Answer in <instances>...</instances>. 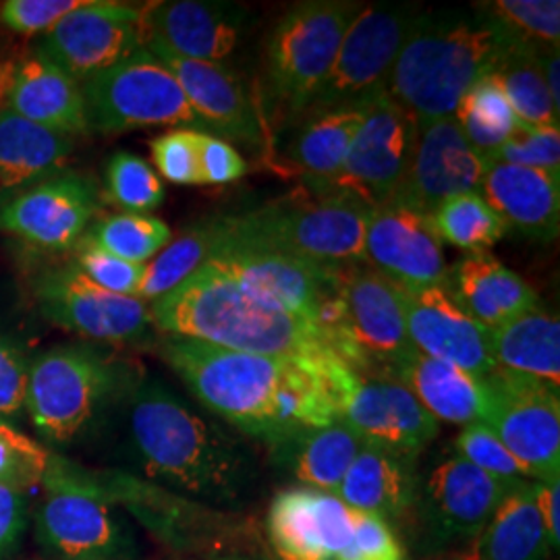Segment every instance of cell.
Returning <instances> with one entry per match:
<instances>
[{
  "instance_id": "1",
  "label": "cell",
  "mask_w": 560,
  "mask_h": 560,
  "mask_svg": "<svg viewBox=\"0 0 560 560\" xmlns=\"http://www.w3.org/2000/svg\"><path fill=\"white\" fill-rule=\"evenodd\" d=\"M161 355L208 411L270 446L339 420L328 384L339 358L258 355L168 335Z\"/></svg>"
},
{
  "instance_id": "2",
  "label": "cell",
  "mask_w": 560,
  "mask_h": 560,
  "mask_svg": "<svg viewBox=\"0 0 560 560\" xmlns=\"http://www.w3.org/2000/svg\"><path fill=\"white\" fill-rule=\"evenodd\" d=\"M129 439L148 480L194 501L235 506L256 480L247 446L161 382L133 388Z\"/></svg>"
},
{
  "instance_id": "3",
  "label": "cell",
  "mask_w": 560,
  "mask_h": 560,
  "mask_svg": "<svg viewBox=\"0 0 560 560\" xmlns=\"http://www.w3.org/2000/svg\"><path fill=\"white\" fill-rule=\"evenodd\" d=\"M150 316L162 335L231 351L303 360L337 358L316 326L261 300L219 258L206 261L179 287L154 301Z\"/></svg>"
},
{
  "instance_id": "4",
  "label": "cell",
  "mask_w": 560,
  "mask_h": 560,
  "mask_svg": "<svg viewBox=\"0 0 560 560\" xmlns=\"http://www.w3.org/2000/svg\"><path fill=\"white\" fill-rule=\"evenodd\" d=\"M515 44L480 11H423L395 60L386 94L416 122L453 117Z\"/></svg>"
},
{
  "instance_id": "5",
  "label": "cell",
  "mask_w": 560,
  "mask_h": 560,
  "mask_svg": "<svg viewBox=\"0 0 560 560\" xmlns=\"http://www.w3.org/2000/svg\"><path fill=\"white\" fill-rule=\"evenodd\" d=\"M360 4L340 0L300 2L287 11L266 42L258 102L268 127H293L326 80L340 40Z\"/></svg>"
},
{
  "instance_id": "6",
  "label": "cell",
  "mask_w": 560,
  "mask_h": 560,
  "mask_svg": "<svg viewBox=\"0 0 560 560\" xmlns=\"http://www.w3.org/2000/svg\"><path fill=\"white\" fill-rule=\"evenodd\" d=\"M34 511L36 541L55 560H131L136 546L120 523L117 497L80 467L52 457Z\"/></svg>"
},
{
  "instance_id": "7",
  "label": "cell",
  "mask_w": 560,
  "mask_h": 560,
  "mask_svg": "<svg viewBox=\"0 0 560 560\" xmlns=\"http://www.w3.org/2000/svg\"><path fill=\"white\" fill-rule=\"evenodd\" d=\"M370 206L345 194L282 198L229 217L231 235L318 266L363 264Z\"/></svg>"
},
{
  "instance_id": "8",
  "label": "cell",
  "mask_w": 560,
  "mask_h": 560,
  "mask_svg": "<svg viewBox=\"0 0 560 560\" xmlns=\"http://www.w3.org/2000/svg\"><path fill=\"white\" fill-rule=\"evenodd\" d=\"M320 328L337 358L372 378H382L416 349L407 332L399 287L361 264L339 266L337 291Z\"/></svg>"
},
{
  "instance_id": "9",
  "label": "cell",
  "mask_w": 560,
  "mask_h": 560,
  "mask_svg": "<svg viewBox=\"0 0 560 560\" xmlns=\"http://www.w3.org/2000/svg\"><path fill=\"white\" fill-rule=\"evenodd\" d=\"M125 390V372L88 345L57 347L30 363L25 405L44 441L67 446L81 439Z\"/></svg>"
},
{
  "instance_id": "10",
  "label": "cell",
  "mask_w": 560,
  "mask_h": 560,
  "mask_svg": "<svg viewBox=\"0 0 560 560\" xmlns=\"http://www.w3.org/2000/svg\"><path fill=\"white\" fill-rule=\"evenodd\" d=\"M88 131L125 133L133 129L201 127L173 73L145 48L81 83Z\"/></svg>"
},
{
  "instance_id": "11",
  "label": "cell",
  "mask_w": 560,
  "mask_h": 560,
  "mask_svg": "<svg viewBox=\"0 0 560 560\" xmlns=\"http://www.w3.org/2000/svg\"><path fill=\"white\" fill-rule=\"evenodd\" d=\"M420 13L402 4L361 7L340 40L339 52L326 80L303 117L355 108L384 94L395 60Z\"/></svg>"
},
{
  "instance_id": "12",
  "label": "cell",
  "mask_w": 560,
  "mask_h": 560,
  "mask_svg": "<svg viewBox=\"0 0 560 560\" xmlns=\"http://www.w3.org/2000/svg\"><path fill=\"white\" fill-rule=\"evenodd\" d=\"M328 384L337 418L365 444L416 460L441 432V423L399 382L363 376L335 360L328 368Z\"/></svg>"
},
{
  "instance_id": "13",
  "label": "cell",
  "mask_w": 560,
  "mask_h": 560,
  "mask_svg": "<svg viewBox=\"0 0 560 560\" xmlns=\"http://www.w3.org/2000/svg\"><path fill=\"white\" fill-rule=\"evenodd\" d=\"M483 381L488 425L536 481L560 480L557 386L494 368Z\"/></svg>"
},
{
  "instance_id": "14",
  "label": "cell",
  "mask_w": 560,
  "mask_h": 560,
  "mask_svg": "<svg viewBox=\"0 0 560 560\" xmlns=\"http://www.w3.org/2000/svg\"><path fill=\"white\" fill-rule=\"evenodd\" d=\"M143 7L88 0L42 34L38 55L81 85L143 48Z\"/></svg>"
},
{
  "instance_id": "15",
  "label": "cell",
  "mask_w": 560,
  "mask_h": 560,
  "mask_svg": "<svg viewBox=\"0 0 560 560\" xmlns=\"http://www.w3.org/2000/svg\"><path fill=\"white\" fill-rule=\"evenodd\" d=\"M416 119L386 92L365 104V117L337 180L324 194H345L376 208L395 198L413 152Z\"/></svg>"
},
{
  "instance_id": "16",
  "label": "cell",
  "mask_w": 560,
  "mask_h": 560,
  "mask_svg": "<svg viewBox=\"0 0 560 560\" xmlns=\"http://www.w3.org/2000/svg\"><path fill=\"white\" fill-rule=\"evenodd\" d=\"M214 258L261 300L279 305L320 330L326 305L337 291L339 266H318L260 243L237 240L231 235L229 217L226 240Z\"/></svg>"
},
{
  "instance_id": "17",
  "label": "cell",
  "mask_w": 560,
  "mask_h": 560,
  "mask_svg": "<svg viewBox=\"0 0 560 560\" xmlns=\"http://www.w3.org/2000/svg\"><path fill=\"white\" fill-rule=\"evenodd\" d=\"M515 488L488 476L459 455L442 460L423 481L416 501L423 540L434 550L469 546Z\"/></svg>"
},
{
  "instance_id": "18",
  "label": "cell",
  "mask_w": 560,
  "mask_h": 560,
  "mask_svg": "<svg viewBox=\"0 0 560 560\" xmlns=\"http://www.w3.org/2000/svg\"><path fill=\"white\" fill-rule=\"evenodd\" d=\"M36 298L46 320L83 339L133 345L154 328L145 301L110 293L75 266L44 275Z\"/></svg>"
},
{
  "instance_id": "19",
  "label": "cell",
  "mask_w": 560,
  "mask_h": 560,
  "mask_svg": "<svg viewBox=\"0 0 560 560\" xmlns=\"http://www.w3.org/2000/svg\"><path fill=\"white\" fill-rule=\"evenodd\" d=\"M483 161L467 143L455 117L418 122L413 152L395 198L397 203L432 217L442 201L478 194Z\"/></svg>"
},
{
  "instance_id": "20",
  "label": "cell",
  "mask_w": 560,
  "mask_h": 560,
  "mask_svg": "<svg viewBox=\"0 0 560 560\" xmlns=\"http://www.w3.org/2000/svg\"><path fill=\"white\" fill-rule=\"evenodd\" d=\"M363 261L402 289L448 282V266L432 219L397 203L368 210Z\"/></svg>"
},
{
  "instance_id": "21",
  "label": "cell",
  "mask_w": 560,
  "mask_h": 560,
  "mask_svg": "<svg viewBox=\"0 0 560 560\" xmlns=\"http://www.w3.org/2000/svg\"><path fill=\"white\" fill-rule=\"evenodd\" d=\"M143 48L173 73L203 129L249 148L268 141L258 102L226 65L183 59L156 42H145Z\"/></svg>"
},
{
  "instance_id": "22",
  "label": "cell",
  "mask_w": 560,
  "mask_h": 560,
  "mask_svg": "<svg viewBox=\"0 0 560 560\" xmlns=\"http://www.w3.org/2000/svg\"><path fill=\"white\" fill-rule=\"evenodd\" d=\"M399 295L407 332L418 351L480 381L497 368L490 328L471 318L451 295L448 287H399Z\"/></svg>"
},
{
  "instance_id": "23",
  "label": "cell",
  "mask_w": 560,
  "mask_h": 560,
  "mask_svg": "<svg viewBox=\"0 0 560 560\" xmlns=\"http://www.w3.org/2000/svg\"><path fill=\"white\" fill-rule=\"evenodd\" d=\"M96 185L80 175H60L25 189L0 208V229L34 247H75L96 214Z\"/></svg>"
},
{
  "instance_id": "24",
  "label": "cell",
  "mask_w": 560,
  "mask_h": 560,
  "mask_svg": "<svg viewBox=\"0 0 560 560\" xmlns=\"http://www.w3.org/2000/svg\"><path fill=\"white\" fill-rule=\"evenodd\" d=\"M355 511L335 494L295 486L280 490L266 515L279 560H337L353 532Z\"/></svg>"
},
{
  "instance_id": "25",
  "label": "cell",
  "mask_w": 560,
  "mask_h": 560,
  "mask_svg": "<svg viewBox=\"0 0 560 560\" xmlns=\"http://www.w3.org/2000/svg\"><path fill=\"white\" fill-rule=\"evenodd\" d=\"M247 11L235 2L171 0L143 4L145 42H156L183 59L224 65L240 48Z\"/></svg>"
},
{
  "instance_id": "26",
  "label": "cell",
  "mask_w": 560,
  "mask_h": 560,
  "mask_svg": "<svg viewBox=\"0 0 560 560\" xmlns=\"http://www.w3.org/2000/svg\"><path fill=\"white\" fill-rule=\"evenodd\" d=\"M0 110L69 138L88 133L80 83L40 55L0 60Z\"/></svg>"
},
{
  "instance_id": "27",
  "label": "cell",
  "mask_w": 560,
  "mask_h": 560,
  "mask_svg": "<svg viewBox=\"0 0 560 560\" xmlns=\"http://www.w3.org/2000/svg\"><path fill=\"white\" fill-rule=\"evenodd\" d=\"M480 194L509 229L536 241L559 237L560 175L506 162H483Z\"/></svg>"
},
{
  "instance_id": "28",
  "label": "cell",
  "mask_w": 560,
  "mask_h": 560,
  "mask_svg": "<svg viewBox=\"0 0 560 560\" xmlns=\"http://www.w3.org/2000/svg\"><path fill=\"white\" fill-rule=\"evenodd\" d=\"M382 378L402 384L439 423L465 428L480 423L486 416L483 381L418 349L388 368Z\"/></svg>"
},
{
  "instance_id": "29",
  "label": "cell",
  "mask_w": 560,
  "mask_h": 560,
  "mask_svg": "<svg viewBox=\"0 0 560 560\" xmlns=\"http://www.w3.org/2000/svg\"><path fill=\"white\" fill-rule=\"evenodd\" d=\"M446 287L460 307L490 330L538 307L536 291L488 252L467 254L448 268Z\"/></svg>"
},
{
  "instance_id": "30",
  "label": "cell",
  "mask_w": 560,
  "mask_h": 560,
  "mask_svg": "<svg viewBox=\"0 0 560 560\" xmlns=\"http://www.w3.org/2000/svg\"><path fill=\"white\" fill-rule=\"evenodd\" d=\"M418 492L413 460L363 442L337 497L349 509L376 515L390 525V521L405 520L416 509Z\"/></svg>"
},
{
  "instance_id": "31",
  "label": "cell",
  "mask_w": 560,
  "mask_h": 560,
  "mask_svg": "<svg viewBox=\"0 0 560 560\" xmlns=\"http://www.w3.org/2000/svg\"><path fill=\"white\" fill-rule=\"evenodd\" d=\"M363 117L365 104L310 115L291 127L287 161L316 189L314 194L328 191L339 177Z\"/></svg>"
},
{
  "instance_id": "32",
  "label": "cell",
  "mask_w": 560,
  "mask_h": 560,
  "mask_svg": "<svg viewBox=\"0 0 560 560\" xmlns=\"http://www.w3.org/2000/svg\"><path fill=\"white\" fill-rule=\"evenodd\" d=\"M552 555L536 504V481L511 490L460 560H548Z\"/></svg>"
},
{
  "instance_id": "33",
  "label": "cell",
  "mask_w": 560,
  "mask_h": 560,
  "mask_svg": "<svg viewBox=\"0 0 560 560\" xmlns=\"http://www.w3.org/2000/svg\"><path fill=\"white\" fill-rule=\"evenodd\" d=\"M497 368L560 388V322L534 307L490 330Z\"/></svg>"
},
{
  "instance_id": "34",
  "label": "cell",
  "mask_w": 560,
  "mask_h": 560,
  "mask_svg": "<svg viewBox=\"0 0 560 560\" xmlns=\"http://www.w3.org/2000/svg\"><path fill=\"white\" fill-rule=\"evenodd\" d=\"M71 150L69 136L0 110V194L25 187L59 168Z\"/></svg>"
},
{
  "instance_id": "35",
  "label": "cell",
  "mask_w": 560,
  "mask_h": 560,
  "mask_svg": "<svg viewBox=\"0 0 560 560\" xmlns=\"http://www.w3.org/2000/svg\"><path fill=\"white\" fill-rule=\"evenodd\" d=\"M287 446L291 451V469L300 486L337 497L349 467L360 455L363 441L347 423L337 420L301 432L282 444V448Z\"/></svg>"
},
{
  "instance_id": "36",
  "label": "cell",
  "mask_w": 560,
  "mask_h": 560,
  "mask_svg": "<svg viewBox=\"0 0 560 560\" xmlns=\"http://www.w3.org/2000/svg\"><path fill=\"white\" fill-rule=\"evenodd\" d=\"M226 240V217L208 219L191 226L179 240L171 241L161 254L145 264L138 300L156 301L183 280L189 279L206 261L212 260Z\"/></svg>"
},
{
  "instance_id": "37",
  "label": "cell",
  "mask_w": 560,
  "mask_h": 560,
  "mask_svg": "<svg viewBox=\"0 0 560 560\" xmlns=\"http://www.w3.org/2000/svg\"><path fill=\"white\" fill-rule=\"evenodd\" d=\"M541 52L544 50L515 44L502 57L492 78L499 81L515 117L523 125L560 129V110L550 98L541 73Z\"/></svg>"
},
{
  "instance_id": "38",
  "label": "cell",
  "mask_w": 560,
  "mask_h": 560,
  "mask_svg": "<svg viewBox=\"0 0 560 560\" xmlns=\"http://www.w3.org/2000/svg\"><path fill=\"white\" fill-rule=\"evenodd\" d=\"M453 117L481 161H488L520 125L499 81L492 75L478 81L460 98Z\"/></svg>"
},
{
  "instance_id": "39",
  "label": "cell",
  "mask_w": 560,
  "mask_h": 560,
  "mask_svg": "<svg viewBox=\"0 0 560 560\" xmlns=\"http://www.w3.org/2000/svg\"><path fill=\"white\" fill-rule=\"evenodd\" d=\"M502 34L520 46L557 50L560 42L559 0H492L474 4Z\"/></svg>"
},
{
  "instance_id": "40",
  "label": "cell",
  "mask_w": 560,
  "mask_h": 560,
  "mask_svg": "<svg viewBox=\"0 0 560 560\" xmlns=\"http://www.w3.org/2000/svg\"><path fill=\"white\" fill-rule=\"evenodd\" d=\"M430 219L439 240L467 249L469 254L486 252L509 231V226L497 217L480 194H460L448 198L442 201Z\"/></svg>"
},
{
  "instance_id": "41",
  "label": "cell",
  "mask_w": 560,
  "mask_h": 560,
  "mask_svg": "<svg viewBox=\"0 0 560 560\" xmlns=\"http://www.w3.org/2000/svg\"><path fill=\"white\" fill-rule=\"evenodd\" d=\"M173 233L166 222L148 214H113L92 226L83 241L104 249L106 254L131 261L148 264L171 243Z\"/></svg>"
},
{
  "instance_id": "42",
  "label": "cell",
  "mask_w": 560,
  "mask_h": 560,
  "mask_svg": "<svg viewBox=\"0 0 560 560\" xmlns=\"http://www.w3.org/2000/svg\"><path fill=\"white\" fill-rule=\"evenodd\" d=\"M106 194L129 214L156 210L164 200V187L154 168L131 152H117L108 161Z\"/></svg>"
},
{
  "instance_id": "43",
  "label": "cell",
  "mask_w": 560,
  "mask_h": 560,
  "mask_svg": "<svg viewBox=\"0 0 560 560\" xmlns=\"http://www.w3.org/2000/svg\"><path fill=\"white\" fill-rule=\"evenodd\" d=\"M459 457L469 460L488 476L501 480L506 486H521L525 481H536L532 474L515 459L499 436L483 423H469L457 436Z\"/></svg>"
},
{
  "instance_id": "44",
  "label": "cell",
  "mask_w": 560,
  "mask_h": 560,
  "mask_svg": "<svg viewBox=\"0 0 560 560\" xmlns=\"http://www.w3.org/2000/svg\"><path fill=\"white\" fill-rule=\"evenodd\" d=\"M52 455L40 444L0 423V483L30 490L44 480Z\"/></svg>"
},
{
  "instance_id": "45",
  "label": "cell",
  "mask_w": 560,
  "mask_h": 560,
  "mask_svg": "<svg viewBox=\"0 0 560 560\" xmlns=\"http://www.w3.org/2000/svg\"><path fill=\"white\" fill-rule=\"evenodd\" d=\"M488 161L541 168L560 175V129L529 127L520 120L513 136Z\"/></svg>"
},
{
  "instance_id": "46",
  "label": "cell",
  "mask_w": 560,
  "mask_h": 560,
  "mask_svg": "<svg viewBox=\"0 0 560 560\" xmlns=\"http://www.w3.org/2000/svg\"><path fill=\"white\" fill-rule=\"evenodd\" d=\"M78 245L80 247L73 266L83 277H88L94 284L110 293H117L122 298H138L145 264L120 260L88 241L81 240Z\"/></svg>"
},
{
  "instance_id": "47",
  "label": "cell",
  "mask_w": 560,
  "mask_h": 560,
  "mask_svg": "<svg viewBox=\"0 0 560 560\" xmlns=\"http://www.w3.org/2000/svg\"><path fill=\"white\" fill-rule=\"evenodd\" d=\"M152 159L162 177L177 185H201L198 131L175 129L152 141Z\"/></svg>"
},
{
  "instance_id": "48",
  "label": "cell",
  "mask_w": 560,
  "mask_h": 560,
  "mask_svg": "<svg viewBox=\"0 0 560 560\" xmlns=\"http://www.w3.org/2000/svg\"><path fill=\"white\" fill-rule=\"evenodd\" d=\"M337 560H407V555L393 525L376 515L355 511L351 538Z\"/></svg>"
},
{
  "instance_id": "49",
  "label": "cell",
  "mask_w": 560,
  "mask_h": 560,
  "mask_svg": "<svg viewBox=\"0 0 560 560\" xmlns=\"http://www.w3.org/2000/svg\"><path fill=\"white\" fill-rule=\"evenodd\" d=\"M88 0H7L0 4V23L23 36L46 34Z\"/></svg>"
},
{
  "instance_id": "50",
  "label": "cell",
  "mask_w": 560,
  "mask_h": 560,
  "mask_svg": "<svg viewBox=\"0 0 560 560\" xmlns=\"http://www.w3.org/2000/svg\"><path fill=\"white\" fill-rule=\"evenodd\" d=\"M30 361L7 337H0V418H15L25 405Z\"/></svg>"
},
{
  "instance_id": "51",
  "label": "cell",
  "mask_w": 560,
  "mask_h": 560,
  "mask_svg": "<svg viewBox=\"0 0 560 560\" xmlns=\"http://www.w3.org/2000/svg\"><path fill=\"white\" fill-rule=\"evenodd\" d=\"M198 161L201 185H221L247 173V162L229 141L198 131Z\"/></svg>"
},
{
  "instance_id": "52",
  "label": "cell",
  "mask_w": 560,
  "mask_h": 560,
  "mask_svg": "<svg viewBox=\"0 0 560 560\" xmlns=\"http://www.w3.org/2000/svg\"><path fill=\"white\" fill-rule=\"evenodd\" d=\"M27 521V492L15 486L0 483V560H9L20 550Z\"/></svg>"
},
{
  "instance_id": "53",
  "label": "cell",
  "mask_w": 560,
  "mask_h": 560,
  "mask_svg": "<svg viewBox=\"0 0 560 560\" xmlns=\"http://www.w3.org/2000/svg\"><path fill=\"white\" fill-rule=\"evenodd\" d=\"M560 480L536 481V504L552 550L560 548Z\"/></svg>"
},
{
  "instance_id": "54",
  "label": "cell",
  "mask_w": 560,
  "mask_h": 560,
  "mask_svg": "<svg viewBox=\"0 0 560 560\" xmlns=\"http://www.w3.org/2000/svg\"><path fill=\"white\" fill-rule=\"evenodd\" d=\"M541 73H544V81L546 88L550 92V98L555 102V106L560 110V57L559 48L557 50H544L540 55Z\"/></svg>"
},
{
  "instance_id": "55",
  "label": "cell",
  "mask_w": 560,
  "mask_h": 560,
  "mask_svg": "<svg viewBox=\"0 0 560 560\" xmlns=\"http://www.w3.org/2000/svg\"><path fill=\"white\" fill-rule=\"evenodd\" d=\"M203 560H264L260 557H245V555H226V557H214V559Z\"/></svg>"
},
{
  "instance_id": "56",
  "label": "cell",
  "mask_w": 560,
  "mask_h": 560,
  "mask_svg": "<svg viewBox=\"0 0 560 560\" xmlns=\"http://www.w3.org/2000/svg\"><path fill=\"white\" fill-rule=\"evenodd\" d=\"M455 560H460V559H455Z\"/></svg>"
}]
</instances>
